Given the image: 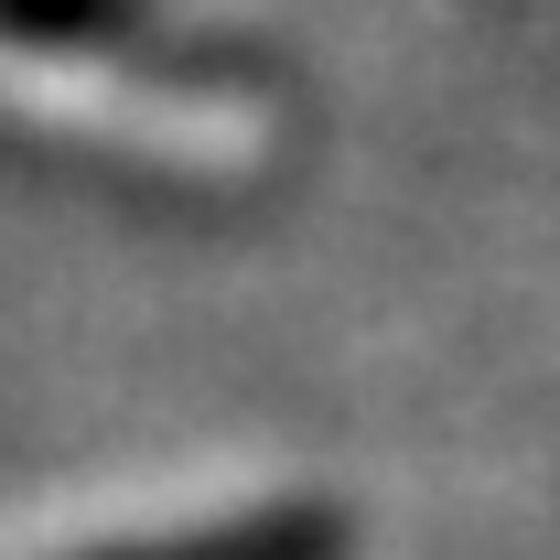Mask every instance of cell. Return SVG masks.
<instances>
[{
    "instance_id": "6da1fadb",
    "label": "cell",
    "mask_w": 560,
    "mask_h": 560,
    "mask_svg": "<svg viewBox=\"0 0 560 560\" xmlns=\"http://www.w3.org/2000/svg\"><path fill=\"white\" fill-rule=\"evenodd\" d=\"M355 517L324 506V495H280V506H248V517H206V528H162V539H97V550L66 560H346Z\"/></svg>"
},
{
    "instance_id": "7a4b0ae2",
    "label": "cell",
    "mask_w": 560,
    "mask_h": 560,
    "mask_svg": "<svg viewBox=\"0 0 560 560\" xmlns=\"http://www.w3.org/2000/svg\"><path fill=\"white\" fill-rule=\"evenodd\" d=\"M0 44H22V55H195L206 75H237L206 44H173L151 0H0Z\"/></svg>"
}]
</instances>
